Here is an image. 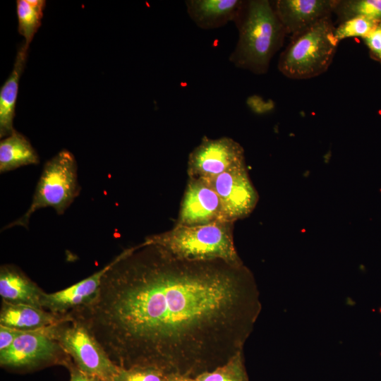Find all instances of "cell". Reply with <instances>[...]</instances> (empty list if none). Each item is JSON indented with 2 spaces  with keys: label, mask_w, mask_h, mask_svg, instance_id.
<instances>
[{
  "label": "cell",
  "mask_w": 381,
  "mask_h": 381,
  "mask_svg": "<svg viewBox=\"0 0 381 381\" xmlns=\"http://www.w3.org/2000/svg\"><path fill=\"white\" fill-rule=\"evenodd\" d=\"M378 22L364 16H354L339 23L334 36L339 42L346 38H364Z\"/></svg>",
  "instance_id": "cell-21"
},
{
  "label": "cell",
  "mask_w": 381,
  "mask_h": 381,
  "mask_svg": "<svg viewBox=\"0 0 381 381\" xmlns=\"http://www.w3.org/2000/svg\"><path fill=\"white\" fill-rule=\"evenodd\" d=\"M245 163L243 148L238 143L228 137L205 136L189 154L187 172L189 178L209 179Z\"/></svg>",
  "instance_id": "cell-9"
},
{
  "label": "cell",
  "mask_w": 381,
  "mask_h": 381,
  "mask_svg": "<svg viewBox=\"0 0 381 381\" xmlns=\"http://www.w3.org/2000/svg\"><path fill=\"white\" fill-rule=\"evenodd\" d=\"M167 373L153 366H119L112 381H167Z\"/></svg>",
  "instance_id": "cell-22"
},
{
  "label": "cell",
  "mask_w": 381,
  "mask_h": 381,
  "mask_svg": "<svg viewBox=\"0 0 381 381\" xmlns=\"http://www.w3.org/2000/svg\"><path fill=\"white\" fill-rule=\"evenodd\" d=\"M233 224L228 222L193 226L175 224L169 231L146 237L144 241L160 246L181 259H219L241 264L234 242Z\"/></svg>",
  "instance_id": "cell-3"
},
{
  "label": "cell",
  "mask_w": 381,
  "mask_h": 381,
  "mask_svg": "<svg viewBox=\"0 0 381 381\" xmlns=\"http://www.w3.org/2000/svg\"><path fill=\"white\" fill-rule=\"evenodd\" d=\"M44 292L16 266H1L0 296L3 301L42 308L41 298Z\"/></svg>",
  "instance_id": "cell-14"
},
{
  "label": "cell",
  "mask_w": 381,
  "mask_h": 381,
  "mask_svg": "<svg viewBox=\"0 0 381 381\" xmlns=\"http://www.w3.org/2000/svg\"><path fill=\"white\" fill-rule=\"evenodd\" d=\"M330 16L291 35L278 62L279 71L286 77L303 80L325 73L331 65L339 41Z\"/></svg>",
  "instance_id": "cell-4"
},
{
  "label": "cell",
  "mask_w": 381,
  "mask_h": 381,
  "mask_svg": "<svg viewBox=\"0 0 381 381\" xmlns=\"http://www.w3.org/2000/svg\"><path fill=\"white\" fill-rule=\"evenodd\" d=\"M39 156L28 139L14 130L0 142V172L37 164Z\"/></svg>",
  "instance_id": "cell-17"
},
{
  "label": "cell",
  "mask_w": 381,
  "mask_h": 381,
  "mask_svg": "<svg viewBox=\"0 0 381 381\" xmlns=\"http://www.w3.org/2000/svg\"><path fill=\"white\" fill-rule=\"evenodd\" d=\"M337 0H277L272 3L286 33L294 35L333 13Z\"/></svg>",
  "instance_id": "cell-11"
},
{
  "label": "cell",
  "mask_w": 381,
  "mask_h": 381,
  "mask_svg": "<svg viewBox=\"0 0 381 381\" xmlns=\"http://www.w3.org/2000/svg\"><path fill=\"white\" fill-rule=\"evenodd\" d=\"M235 23L238 40L229 61L236 67L255 74L265 73L286 35L272 3L267 0L245 1Z\"/></svg>",
  "instance_id": "cell-2"
},
{
  "label": "cell",
  "mask_w": 381,
  "mask_h": 381,
  "mask_svg": "<svg viewBox=\"0 0 381 381\" xmlns=\"http://www.w3.org/2000/svg\"><path fill=\"white\" fill-rule=\"evenodd\" d=\"M369 51L370 58L381 64V22L362 39Z\"/></svg>",
  "instance_id": "cell-23"
},
{
  "label": "cell",
  "mask_w": 381,
  "mask_h": 381,
  "mask_svg": "<svg viewBox=\"0 0 381 381\" xmlns=\"http://www.w3.org/2000/svg\"><path fill=\"white\" fill-rule=\"evenodd\" d=\"M67 368L70 371L69 381H105L97 376L80 370L75 366L73 361L68 365Z\"/></svg>",
  "instance_id": "cell-25"
},
{
  "label": "cell",
  "mask_w": 381,
  "mask_h": 381,
  "mask_svg": "<svg viewBox=\"0 0 381 381\" xmlns=\"http://www.w3.org/2000/svg\"><path fill=\"white\" fill-rule=\"evenodd\" d=\"M112 260L90 277L63 290L44 292L41 298L43 309L57 315H65L89 303L97 294L102 279L111 267Z\"/></svg>",
  "instance_id": "cell-12"
},
{
  "label": "cell",
  "mask_w": 381,
  "mask_h": 381,
  "mask_svg": "<svg viewBox=\"0 0 381 381\" xmlns=\"http://www.w3.org/2000/svg\"><path fill=\"white\" fill-rule=\"evenodd\" d=\"M261 308L243 263L181 259L143 241L116 256L95 297L67 315L119 367L195 377L243 350Z\"/></svg>",
  "instance_id": "cell-1"
},
{
  "label": "cell",
  "mask_w": 381,
  "mask_h": 381,
  "mask_svg": "<svg viewBox=\"0 0 381 381\" xmlns=\"http://www.w3.org/2000/svg\"><path fill=\"white\" fill-rule=\"evenodd\" d=\"M27 2L36 11L43 15V11L44 9L46 1L44 0H26Z\"/></svg>",
  "instance_id": "cell-27"
},
{
  "label": "cell",
  "mask_w": 381,
  "mask_h": 381,
  "mask_svg": "<svg viewBox=\"0 0 381 381\" xmlns=\"http://www.w3.org/2000/svg\"><path fill=\"white\" fill-rule=\"evenodd\" d=\"M29 46L25 42L19 47L13 70L0 90V137L9 135L13 128L18 84L25 66Z\"/></svg>",
  "instance_id": "cell-16"
},
{
  "label": "cell",
  "mask_w": 381,
  "mask_h": 381,
  "mask_svg": "<svg viewBox=\"0 0 381 381\" xmlns=\"http://www.w3.org/2000/svg\"><path fill=\"white\" fill-rule=\"evenodd\" d=\"M23 332L0 325V351L9 348Z\"/></svg>",
  "instance_id": "cell-24"
},
{
  "label": "cell",
  "mask_w": 381,
  "mask_h": 381,
  "mask_svg": "<svg viewBox=\"0 0 381 381\" xmlns=\"http://www.w3.org/2000/svg\"><path fill=\"white\" fill-rule=\"evenodd\" d=\"M72 361L46 327L24 331L12 345L0 351V365L13 369H31L50 364L66 367Z\"/></svg>",
  "instance_id": "cell-7"
},
{
  "label": "cell",
  "mask_w": 381,
  "mask_h": 381,
  "mask_svg": "<svg viewBox=\"0 0 381 381\" xmlns=\"http://www.w3.org/2000/svg\"><path fill=\"white\" fill-rule=\"evenodd\" d=\"M225 222L220 199L202 179L189 178L176 224L200 226Z\"/></svg>",
  "instance_id": "cell-10"
},
{
  "label": "cell",
  "mask_w": 381,
  "mask_h": 381,
  "mask_svg": "<svg viewBox=\"0 0 381 381\" xmlns=\"http://www.w3.org/2000/svg\"><path fill=\"white\" fill-rule=\"evenodd\" d=\"M245 1L241 0H188L186 1L190 19L202 29L222 27L238 18Z\"/></svg>",
  "instance_id": "cell-13"
},
{
  "label": "cell",
  "mask_w": 381,
  "mask_h": 381,
  "mask_svg": "<svg viewBox=\"0 0 381 381\" xmlns=\"http://www.w3.org/2000/svg\"><path fill=\"white\" fill-rule=\"evenodd\" d=\"M205 180L218 195L225 222L234 223L254 210L258 195L248 176L246 163Z\"/></svg>",
  "instance_id": "cell-8"
},
{
  "label": "cell",
  "mask_w": 381,
  "mask_h": 381,
  "mask_svg": "<svg viewBox=\"0 0 381 381\" xmlns=\"http://www.w3.org/2000/svg\"><path fill=\"white\" fill-rule=\"evenodd\" d=\"M167 381H195V377L179 373H170L167 375Z\"/></svg>",
  "instance_id": "cell-26"
},
{
  "label": "cell",
  "mask_w": 381,
  "mask_h": 381,
  "mask_svg": "<svg viewBox=\"0 0 381 381\" xmlns=\"http://www.w3.org/2000/svg\"><path fill=\"white\" fill-rule=\"evenodd\" d=\"M195 381H249L244 364L243 350L238 351L226 363L216 368L203 372Z\"/></svg>",
  "instance_id": "cell-18"
},
{
  "label": "cell",
  "mask_w": 381,
  "mask_h": 381,
  "mask_svg": "<svg viewBox=\"0 0 381 381\" xmlns=\"http://www.w3.org/2000/svg\"><path fill=\"white\" fill-rule=\"evenodd\" d=\"M63 315L60 322L46 327L48 334L78 369L105 381H112L119 366L81 322L67 314Z\"/></svg>",
  "instance_id": "cell-6"
},
{
  "label": "cell",
  "mask_w": 381,
  "mask_h": 381,
  "mask_svg": "<svg viewBox=\"0 0 381 381\" xmlns=\"http://www.w3.org/2000/svg\"><path fill=\"white\" fill-rule=\"evenodd\" d=\"M18 32L24 37L25 43L29 46L41 25L43 15L36 11L26 0L16 1Z\"/></svg>",
  "instance_id": "cell-20"
},
{
  "label": "cell",
  "mask_w": 381,
  "mask_h": 381,
  "mask_svg": "<svg viewBox=\"0 0 381 381\" xmlns=\"http://www.w3.org/2000/svg\"><path fill=\"white\" fill-rule=\"evenodd\" d=\"M77 162L74 155L62 150L44 165L30 205L20 218L5 229L27 226L33 213L42 208L52 207L61 214L71 205L79 192Z\"/></svg>",
  "instance_id": "cell-5"
},
{
  "label": "cell",
  "mask_w": 381,
  "mask_h": 381,
  "mask_svg": "<svg viewBox=\"0 0 381 381\" xmlns=\"http://www.w3.org/2000/svg\"><path fill=\"white\" fill-rule=\"evenodd\" d=\"M333 13L339 23L354 16L381 22V0H337Z\"/></svg>",
  "instance_id": "cell-19"
},
{
  "label": "cell",
  "mask_w": 381,
  "mask_h": 381,
  "mask_svg": "<svg viewBox=\"0 0 381 381\" xmlns=\"http://www.w3.org/2000/svg\"><path fill=\"white\" fill-rule=\"evenodd\" d=\"M64 315H57L43 308L13 304L2 301L0 310V325L21 331L43 329L60 322Z\"/></svg>",
  "instance_id": "cell-15"
}]
</instances>
